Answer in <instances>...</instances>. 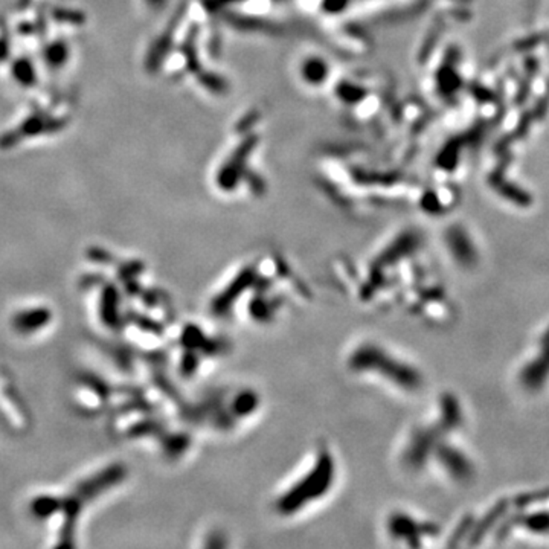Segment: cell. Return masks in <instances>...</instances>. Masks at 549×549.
I'll return each mask as SVG.
<instances>
[{"label": "cell", "instance_id": "6da1fadb", "mask_svg": "<svg viewBox=\"0 0 549 549\" xmlns=\"http://www.w3.org/2000/svg\"><path fill=\"white\" fill-rule=\"evenodd\" d=\"M337 479V461L328 447H321L296 475V478L276 494L273 505L282 517L303 514L304 509L319 504L331 493Z\"/></svg>", "mask_w": 549, "mask_h": 549}, {"label": "cell", "instance_id": "7a4b0ae2", "mask_svg": "<svg viewBox=\"0 0 549 549\" xmlns=\"http://www.w3.org/2000/svg\"><path fill=\"white\" fill-rule=\"evenodd\" d=\"M348 365L353 373L378 377L375 380L391 385L398 392L416 394L424 385L423 374L416 365L374 340H365V344L353 348Z\"/></svg>", "mask_w": 549, "mask_h": 549}, {"label": "cell", "instance_id": "3957f363", "mask_svg": "<svg viewBox=\"0 0 549 549\" xmlns=\"http://www.w3.org/2000/svg\"><path fill=\"white\" fill-rule=\"evenodd\" d=\"M428 525V522L420 521L419 517L409 513L394 512L386 521V532L400 542L407 540V545L423 546L426 545V536H432V530Z\"/></svg>", "mask_w": 549, "mask_h": 549}]
</instances>
